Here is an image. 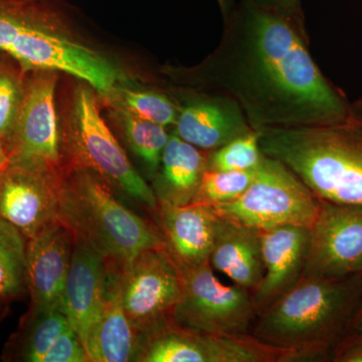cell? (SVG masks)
I'll use <instances>...</instances> for the list:
<instances>
[{"instance_id":"484cf974","label":"cell","mask_w":362,"mask_h":362,"mask_svg":"<svg viewBox=\"0 0 362 362\" xmlns=\"http://www.w3.org/2000/svg\"><path fill=\"white\" fill-rule=\"evenodd\" d=\"M123 101L128 112L133 115L163 127L176 123L178 113L175 105L168 97L158 93L126 90L123 93Z\"/></svg>"},{"instance_id":"f546056e","label":"cell","mask_w":362,"mask_h":362,"mask_svg":"<svg viewBox=\"0 0 362 362\" xmlns=\"http://www.w3.org/2000/svg\"><path fill=\"white\" fill-rule=\"evenodd\" d=\"M281 11L291 18L303 32L305 30L304 16L302 13L301 0H279Z\"/></svg>"},{"instance_id":"1f68e13d","label":"cell","mask_w":362,"mask_h":362,"mask_svg":"<svg viewBox=\"0 0 362 362\" xmlns=\"http://www.w3.org/2000/svg\"><path fill=\"white\" fill-rule=\"evenodd\" d=\"M250 1L254 2L258 6L269 7V8H277L281 11L279 0H250Z\"/></svg>"},{"instance_id":"6da1fadb","label":"cell","mask_w":362,"mask_h":362,"mask_svg":"<svg viewBox=\"0 0 362 362\" xmlns=\"http://www.w3.org/2000/svg\"><path fill=\"white\" fill-rule=\"evenodd\" d=\"M305 39L280 9L240 0L225 16L209 85L237 102L256 132L346 122L354 104L323 75Z\"/></svg>"},{"instance_id":"4dcf8cb0","label":"cell","mask_w":362,"mask_h":362,"mask_svg":"<svg viewBox=\"0 0 362 362\" xmlns=\"http://www.w3.org/2000/svg\"><path fill=\"white\" fill-rule=\"evenodd\" d=\"M9 162V151L7 149L6 143L2 141L0 138V170L6 168V164Z\"/></svg>"},{"instance_id":"83f0119b","label":"cell","mask_w":362,"mask_h":362,"mask_svg":"<svg viewBox=\"0 0 362 362\" xmlns=\"http://www.w3.org/2000/svg\"><path fill=\"white\" fill-rule=\"evenodd\" d=\"M87 352L73 328H68L54 342L42 362H87Z\"/></svg>"},{"instance_id":"2e32d148","label":"cell","mask_w":362,"mask_h":362,"mask_svg":"<svg viewBox=\"0 0 362 362\" xmlns=\"http://www.w3.org/2000/svg\"><path fill=\"white\" fill-rule=\"evenodd\" d=\"M109 263L108 287L100 316L86 338L89 362L138 361L144 337L124 309L120 267Z\"/></svg>"},{"instance_id":"f1b7e54d","label":"cell","mask_w":362,"mask_h":362,"mask_svg":"<svg viewBox=\"0 0 362 362\" xmlns=\"http://www.w3.org/2000/svg\"><path fill=\"white\" fill-rule=\"evenodd\" d=\"M335 362H362V337L352 334L335 352Z\"/></svg>"},{"instance_id":"277c9868","label":"cell","mask_w":362,"mask_h":362,"mask_svg":"<svg viewBox=\"0 0 362 362\" xmlns=\"http://www.w3.org/2000/svg\"><path fill=\"white\" fill-rule=\"evenodd\" d=\"M59 220L121 269L143 251L165 247L158 230L123 206L110 183L89 169L63 175Z\"/></svg>"},{"instance_id":"e0dca14e","label":"cell","mask_w":362,"mask_h":362,"mask_svg":"<svg viewBox=\"0 0 362 362\" xmlns=\"http://www.w3.org/2000/svg\"><path fill=\"white\" fill-rule=\"evenodd\" d=\"M161 235L180 268L209 263L218 214L213 206L199 202L187 206L158 204Z\"/></svg>"},{"instance_id":"8fae6325","label":"cell","mask_w":362,"mask_h":362,"mask_svg":"<svg viewBox=\"0 0 362 362\" xmlns=\"http://www.w3.org/2000/svg\"><path fill=\"white\" fill-rule=\"evenodd\" d=\"M362 272V206L321 202L310 228L302 278L341 277Z\"/></svg>"},{"instance_id":"d6a6232c","label":"cell","mask_w":362,"mask_h":362,"mask_svg":"<svg viewBox=\"0 0 362 362\" xmlns=\"http://www.w3.org/2000/svg\"><path fill=\"white\" fill-rule=\"evenodd\" d=\"M218 4H220L221 11L223 13V16H226L228 11H230V8L235 4H233V0H218Z\"/></svg>"},{"instance_id":"836d02e7","label":"cell","mask_w":362,"mask_h":362,"mask_svg":"<svg viewBox=\"0 0 362 362\" xmlns=\"http://www.w3.org/2000/svg\"><path fill=\"white\" fill-rule=\"evenodd\" d=\"M354 116L362 119V98L356 104H354Z\"/></svg>"},{"instance_id":"d4e9b609","label":"cell","mask_w":362,"mask_h":362,"mask_svg":"<svg viewBox=\"0 0 362 362\" xmlns=\"http://www.w3.org/2000/svg\"><path fill=\"white\" fill-rule=\"evenodd\" d=\"M256 131L235 138L209 154L207 169L218 171L252 170L263 158Z\"/></svg>"},{"instance_id":"603a6c76","label":"cell","mask_w":362,"mask_h":362,"mask_svg":"<svg viewBox=\"0 0 362 362\" xmlns=\"http://www.w3.org/2000/svg\"><path fill=\"white\" fill-rule=\"evenodd\" d=\"M123 124L131 148L149 170L156 173L160 168L162 154L169 139L165 127L133 115L130 112H126Z\"/></svg>"},{"instance_id":"ac0fdd59","label":"cell","mask_w":362,"mask_h":362,"mask_svg":"<svg viewBox=\"0 0 362 362\" xmlns=\"http://www.w3.org/2000/svg\"><path fill=\"white\" fill-rule=\"evenodd\" d=\"M175 125L181 139L204 151H214L254 131L237 102L218 94L185 105Z\"/></svg>"},{"instance_id":"d6986e66","label":"cell","mask_w":362,"mask_h":362,"mask_svg":"<svg viewBox=\"0 0 362 362\" xmlns=\"http://www.w3.org/2000/svg\"><path fill=\"white\" fill-rule=\"evenodd\" d=\"M209 265L233 284L254 292L265 274L261 232L218 216Z\"/></svg>"},{"instance_id":"30bf717a","label":"cell","mask_w":362,"mask_h":362,"mask_svg":"<svg viewBox=\"0 0 362 362\" xmlns=\"http://www.w3.org/2000/svg\"><path fill=\"white\" fill-rule=\"evenodd\" d=\"M63 175L37 162L9 159L0 170V216L32 239L59 220Z\"/></svg>"},{"instance_id":"52a82bcc","label":"cell","mask_w":362,"mask_h":362,"mask_svg":"<svg viewBox=\"0 0 362 362\" xmlns=\"http://www.w3.org/2000/svg\"><path fill=\"white\" fill-rule=\"evenodd\" d=\"M74 151L77 168L89 169L157 213L154 190L133 168L102 118L94 94L86 88H80L75 100Z\"/></svg>"},{"instance_id":"9a60e30c","label":"cell","mask_w":362,"mask_h":362,"mask_svg":"<svg viewBox=\"0 0 362 362\" xmlns=\"http://www.w3.org/2000/svg\"><path fill=\"white\" fill-rule=\"evenodd\" d=\"M265 274L251 293L257 315L287 294L303 275L310 228L281 226L261 232Z\"/></svg>"},{"instance_id":"5bb4252c","label":"cell","mask_w":362,"mask_h":362,"mask_svg":"<svg viewBox=\"0 0 362 362\" xmlns=\"http://www.w3.org/2000/svg\"><path fill=\"white\" fill-rule=\"evenodd\" d=\"M108 277L109 263L102 252L75 237L61 310L83 345L103 308Z\"/></svg>"},{"instance_id":"44dd1931","label":"cell","mask_w":362,"mask_h":362,"mask_svg":"<svg viewBox=\"0 0 362 362\" xmlns=\"http://www.w3.org/2000/svg\"><path fill=\"white\" fill-rule=\"evenodd\" d=\"M70 327L68 318L61 309L30 311L23 319L20 331L9 343L11 349L7 352L14 361L42 362L59 335Z\"/></svg>"},{"instance_id":"e575fe53","label":"cell","mask_w":362,"mask_h":362,"mask_svg":"<svg viewBox=\"0 0 362 362\" xmlns=\"http://www.w3.org/2000/svg\"><path fill=\"white\" fill-rule=\"evenodd\" d=\"M354 335L362 337V312L359 315L358 320H357L356 328H354Z\"/></svg>"},{"instance_id":"cb8c5ba5","label":"cell","mask_w":362,"mask_h":362,"mask_svg":"<svg viewBox=\"0 0 362 362\" xmlns=\"http://www.w3.org/2000/svg\"><path fill=\"white\" fill-rule=\"evenodd\" d=\"M256 175L252 170L218 171L207 169L192 202L214 206L235 201L244 194Z\"/></svg>"},{"instance_id":"ba28073f","label":"cell","mask_w":362,"mask_h":362,"mask_svg":"<svg viewBox=\"0 0 362 362\" xmlns=\"http://www.w3.org/2000/svg\"><path fill=\"white\" fill-rule=\"evenodd\" d=\"M120 271L124 309L145 337L171 319L182 289L180 269L160 247L140 252Z\"/></svg>"},{"instance_id":"9c48e42d","label":"cell","mask_w":362,"mask_h":362,"mask_svg":"<svg viewBox=\"0 0 362 362\" xmlns=\"http://www.w3.org/2000/svg\"><path fill=\"white\" fill-rule=\"evenodd\" d=\"M286 354L252 335L209 334L182 327L169 319L145 335L138 361L283 362Z\"/></svg>"},{"instance_id":"7c38bea8","label":"cell","mask_w":362,"mask_h":362,"mask_svg":"<svg viewBox=\"0 0 362 362\" xmlns=\"http://www.w3.org/2000/svg\"><path fill=\"white\" fill-rule=\"evenodd\" d=\"M23 85V99L9 144V159L37 162L61 168V139L54 71H33Z\"/></svg>"},{"instance_id":"5b68a950","label":"cell","mask_w":362,"mask_h":362,"mask_svg":"<svg viewBox=\"0 0 362 362\" xmlns=\"http://www.w3.org/2000/svg\"><path fill=\"white\" fill-rule=\"evenodd\" d=\"M321 201L282 162L263 156L246 192L213 206L221 218L263 232L281 226L311 228Z\"/></svg>"},{"instance_id":"7402d4cb","label":"cell","mask_w":362,"mask_h":362,"mask_svg":"<svg viewBox=\"0 0 362 362\" xmlns=\"http://www.w3.org/2000/svg\"><path fill=\"white\" fill-rule=\"evenodd\" d=\"M26 240L18 228L0 216V301L25 292Z\"/></svg>"},{"instance_id":"4316f807","label":"cell","mask_w":362,"mask_h":362,"mask_svg":"<svg viewBox=\"0 0 362 362\" xmlns=\"http://www.w3.org/2000/svg\"><path fill=\"white\" fill-rule=\"evenodd\" d=\"M23 85L25 82L16 71L0 66V138L8 151L23 99Z\"/></svg>"},{"instance_id":"ffe728a7","label":"cell","mask_w":362,"mask_h":362,"mask_svg":"<svg viewBox=\"0 0 362 362\" xmlns=\"http://www.w3.org/2000/svg\"><path fill=\"white\" fill-rule=\"evenodd\" d=\"M207 160L204 150L181 139L175 131L171 133L162 154L160 175L154 185L158 204H192L207 170Z\"/></svg>"},{"instance_id":"4fadbf2b","label":"cell","mask_w":362,"mask_h":362,"mask_svg":"<svg viewBox=\"0 0 362 362\" xmlns=\"http://www.w3.org/2000/svg\"><path fill=\"white\" fill-rule=\"evenodd\" d=\"M73 233L59 220L26 240V288L30 312L61 309L74 247Z\"/></svg>"},{"instance_id":"8992f818","label":"cell","mask_w":362,"mask_h":362,"mask_svg":"<svg viewBox=\"0 0 362 362\" xmlns=\"http://www.w3.org/2000/svg\"><path fill=\"white\" fill-rule=\"evenodd\" d=\"M178 269L182 289L171 316L173 322L221 337L251 335L258 317L251 293L221 282L209 263Z\"/></svg>"},{"instance_id":"3957f363","label":"cell","mask_w":362,"mask_h":362,"mask_svg":"<svg viewBox=\"0 0 362 362\" xmlns=\"http://www.w3.org/2000/svg\"><path fill=\"white\" fill-rule=\"evenodd\" d=\"M258 133L262 153L282 162L317 199L362 206V119Z\"/></svg>"},{"instance_id":"7a4b0ae2","label":"cell","mask_w":362,"mask_h":362,"mask_svg":"<svg viewBox=\"0 0 362 362\" xmlns=\"http://www.w3.org/2000/svg\"><path fill=\"white\" fill-rule=\"evenodd\" d=\"M362 312V272L301 278L262 312L251 335L287 352L284 362L332 361Z\"/></svg>"}]
</instances>
